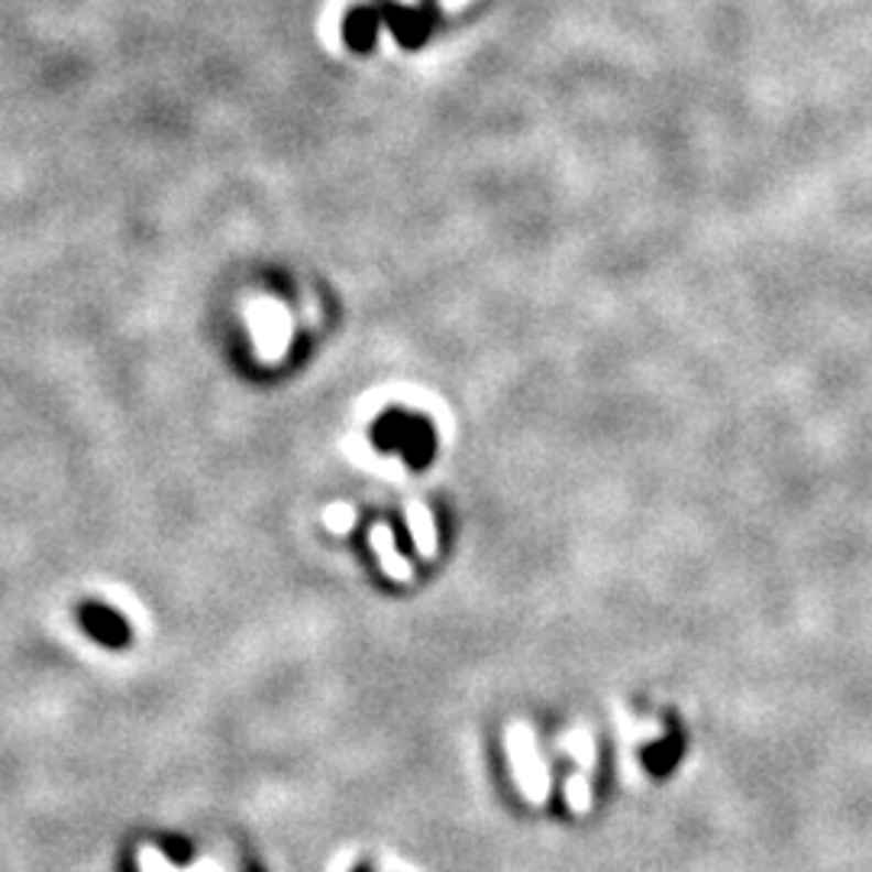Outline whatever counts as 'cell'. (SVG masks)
Listing matches in <instances>:
<instances>
[{"instance_id":"cell-1","label":"cell","mask_w":872,"mask_h":872,"mask_svg":"<svg viewBox=\"0 0 872 872\" xmlns=\"http://www.w3.org/2000/svg\"><path fill=\"white\" fill-rule=\"evenodd\" d=\"M508 756H511V770L514 778L524 792V798L531 805H543L546 795H549V773H546V763L536 750V737L527 724H511L508 730Z\"/></svg>"},{"instance_id":"cell-2","label":"cell","mask_w":872,"mask_h":872,"mask_svg":"<svg viewBox=\"0 0 872 872\" xmlns=\"http://www.w3.org/2000/svg\"><path fill=\"white\" fill-rule=\"evenodd\" d=\"M78 621H81V630H85L88 636H95L97 643H103V646H110V650H120V646H127V640H130L127 621H123L117 611H110L107 604H91V601L81 604Z\"/></svg>"},{"instance_id":"cell-3","label":"cell","mask_w":872,"mask_h":872,"mask_svg":"<svg viewBox=\"0 0 872 872\" xmlns=\"http://www.w3.org/2000/svg\"><path fill=\"white\" fill-rule=\"evenodd\" d=\"M369 546H372V553L379 556V563H382L388 579L394 581L414 579V566L397 553V546H394V533H391L388 524H375V527L369 531Z\"/></svg>"},{"instance_id":"cell-4","label":"cell","mask_w":872,"mask_h":872,"mask_svg":"<svg viewBox=\"0 0 872 872\" xmlns=\"http://www.w3.org/2000/svg\"><path fill=\"white\" fill-rule=\"evenodd\" d=\"M407 527H411V536H414V546L424 559H434L436 556V524L434 514L427 504L421 501H411L407 504Z\"/></svg>"},{"instance_id":"cell-5","label":"cell","mask_w":872,"mask_h":872,"mask_svg":"<svg viewBox=\"0 0 872 872\" xmlns=\"http://www.w3.org/2000/svg\"><path fill=\"white\" fill-rule=\"evenodd\" d=\"M566 802H569V808L576 815H588V808H591V782H588L585 770H576V773L569 775V782H566Z\"/></svg>"},{"instance_id":"cell-6","label":"cell","mask_w":872,"mask_h":872,"mask_svg":"<svg viewBox=\"0 0 872 872\" xmlns=\"http://www.w3.org/2000/svg\"><path fill=\"white\" fill-rule=\"evenodd\" d=\"M324 524L330 527L334 533H346L352 524H356V511L349 504H330L324 511Z\"/></svg>"}]
</instances>
